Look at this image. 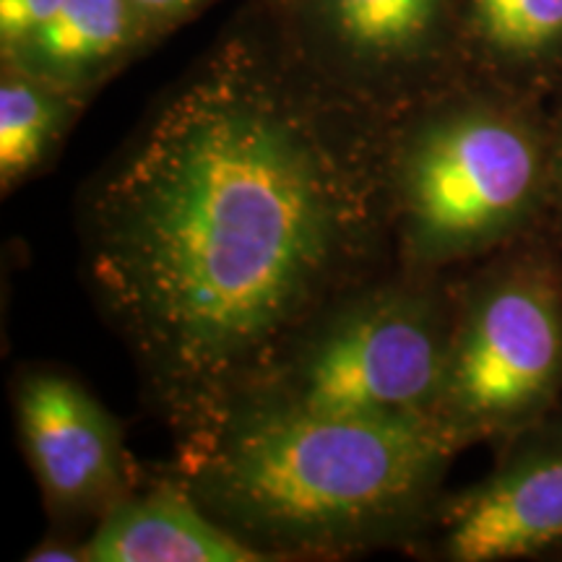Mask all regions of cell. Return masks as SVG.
Returning a JSON list of instances; mask_svg holds the SVG:
<instances>
[{
    "instance_id": "obj_1",
    "label": "cell",
    "mask_w": 562,
    "mask_h": 562,
    "mask_svg": "<svg viewBox=\"0 0 562 562\" xmlns=\"http://www.w3.org/2000/svg\"><path fill=\"white\" fill-rule=\"evenodd\" d=\"M381 112L315 79L271 21L222 40L87 211V263L157 396L216 425L368 256Z\"/></svg>"
},
{
    "instance_id": "obj_2",
    "label": "cell",
    "mask_w": 562,
    "mask_h": 562,
    "mask_svg": "<svg viewBox=\"0 0 562 562\" xmlns=\"http://www.w3.org/2000/svg\"><path fill=\"white\" fill-rule=\"evenodd\" d=\"M459 446L438 417H326L248 402L216 422L193 490L252 547L347 550L412 521Z\"/></svg>"
},
{
    "instance_id": "obj_3",
    "label": "cell",
    "mask_w": 562,
    "mask_h": 562,
    "mask_svg": "<svg viewBox=\"0 0 562 562\" xmlns=\"http://www.w3.org/2000/svg\"><path fill=\"white\" fill-rule=\"evenodd\" d=\"M467 74V70H463ZM456 76L417 100L398 203L422 261L480 252L524 224L544 186V136L524 91Z\"/></svg>"
},
{
    "instance_id": "obj_4",
    "label": "cell",
    "mask_w": 562,
    "mask_h": 562,
    "mask_svg": "<svg viewBox=\"0 0 562 562\" xmlns=\"http://www.w3.org/2000/svg\"><path fill=\"white\" fill-rule=\"evenodd\" d=\"M448 351L430 300L372 294L284 357L250 402L326 417H438Z\"/></svg>"
},
{
    "instance_id": "obj_5",
    "label": "cell",
    "mask_w": 562,
    "mask_h": 562,
    "mask_svg": "<svg viewBox=\"0 0 562 562\" xmlns=\"http://www.w3.org/2000/svg\"><path fill=\"white\" fill-rule=\"evenodd\" d=\"M269 21L315 79L381 115L467 70L459 0H271Z\"/></svg>"
},
{
    "instance_id": "obj_6",
    "label": "cell",
    "mask_w": 562,
    "mask_h": 562,
    "mask_svg": "<svg viewBox=\"0 0 562 562\" xmlns=\"http://www.w3.org/2000/svg\"><path fill=\"white\" fill-rule=\"evenodd\" d=\"M562 385V281L537 263L484 281L451 334L438 417L456 440L521 427Z\"/></svg>"
},
{
    "instance_id": "obj_7",
    "label": "cell",
    "mask_w": 562,
    "mask_h": 562,
    "mask_svg": "<svg viewBox=\"0 0 562 562\" xmlns=\"http://www.w3.org/2000/svg\"><path fill=\"white\" fill-rule=\"evenodd\" d=\"M554 547H562V438L510 456L442 513L448 560H518Z\"/></svg>"
},
{
    "instance_id": "obj_8",
    "label": "cell",
    "mask_w": 562,
    "mask_h": 562,
    "mask_svg": "<svg viewBox=\"0 0 562 562\" xmlns=\"http://www.w3.org/2000/svg\"><path fill=\"white\" fill-rule=\"evenodd\" d=\"M16 406L32 469L53 503L94 505L121 487L117 427L81 385L34 372L21 383Z\"/></svg>"
},
{
    "instance_id": "obj_9",
    "label": "cell",
    "mask_w": 562,
    "mask_h": 562,
    "mask_svg": "<svg viewBox=\"0 0 562 562\" xmlns=\"http://www.w3.org/2000/svg\"><path fill=\"white\" fill-rule=\"evenodd\" d=\"M151 40L131 0H63L37 32L3 55V63L83 94Z\"/></svg>"
},
{
    "instance_id": "obj_10",
    "label": "cell",
    "mask_w": 562,
    "mask_h": 562,
    "mask_svg": "<svg viewBox=\"0 0 562 562\" xmlns=\"http://www.w3.org/2000/svg\"><path fill=\"white\" fill-rule=\"evenodd\" d=\"M94 562H256L266 554L203 516L199 505L175 492L140 497L104 518L83 547Z\"/></svg>"
},
{
    "instance_id": "obj_11",
    "label": "cell",
    "mask_w": 562,
    "mask_h": 562,
    "mask_svg": "<svg viewBox=\"0 0 562 562\" xmlns=\"http://www.w3.org/2000/svg\"><path fill=\"white\" fill-rule=\"evenodd\" d=\"M467 70L516 91L562 76V0H459Z\"/></svg>"
},
{
    "instance_id": "obj_12",
    "label": "cell",
    "mask_w": 562,
    "mask_h": 562,
    "mask_svg": "<svg viewBox=\"0 0 562 562\" xmlns=\"http://www.w3.org/2000/svg\"><path fill=\"white\" fill-rule=\"evenodd\" d=\"M74 91L42 81L11 63L0 76V178L9 188L40 165L74 115Z\"/></svg>"
},
{
    "instance_id": "obj_13",
    "label": "cell",
    "mask_w": 562,
    "mask_h": 562,
    "mask_svg": "<svg viewBox=\"0 0 562 562\" xmlns=\"http://www.w3.org/2000/svg\"><path fill=\"white\" fill-rule=\"evenodd\" d=\"M60 5L63 0H0V53L16 50Z\"/></svg>"
},
{
    "instance_id": "obj_14",
    "label": "cell",
    "mask_w": 562,
    "mask_h": 562,
    "mask_svg": "<svg viewBox=\"0 0 562 562\" xmlns=\"http://www.w3.org/2000/svg\"><path fill=\"white\" fill-rule=\"evenodd\" d=\"M133 9L144 21L146 30L157 40L161 32H170L180 21L193 16L195 11L211 3V0H131Z\"/></svg>"
},
{
    "instance_id": "obj_15",
    "label": "cell",
    "mask_w": 562,
    "mask_h": 562,
    "mask_svg": "<svg viewBox=\"0 0 562 562\" xmlns=\"http://www.w3.org/2000/svg\"><path fill=\"white\" fill-rule=\"evenodd\" d=\"M30 560L37 562H53V560H83V554H79L76 550H68V547H58V544H47L40 547L30 554Z\"/></svg>"
},
{
    "instance_id": "obj_16",
    "label": "cell",
    "mask_w": 562,
    "mask_h": 562,
    "mask_svg": "<svg viewBox=\"0 0 562 562\" xmlns=\"http://www.w3.org/2000/svg\"><path fill=\"white\" fill-rule=\"evenodd\" d=\"M558 182L562 191V123H560V138H558Z\"/></svg>"
}]
</instances>
